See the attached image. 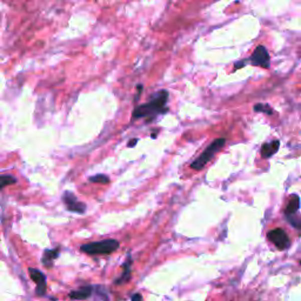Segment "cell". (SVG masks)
Returning a JSON list of instances; mask_svg holds the SVG:
<instances>
[{"label":"cell","instance_id":"obj_1","mask_svg":"<svg viewBox=\"0 0 301 301\" xmlns=\"http://www.w3.org/2000/svg\"><path fill=\"white\" fill-rule=\"evenodd\" d=\"M168 100V92L166 90L158 91L157 93L152 95L151 100H148L145 104H141L134 108L132 117L133 119L147 118L152 119L155 115L166 113L168 107L166 106Z\"/></svg>","mask_w":301,"mask_h":301},{"label":"cell","instance_id":"obj_2","mask_svg":"<svg viewBox=\"0 0 301 301\" xmlns=\"http://www.w3.org/2000/svg\"><path fill=\"white\" fill-rule=\"evenodd\" d=\"M119 249V241L115 239H106L95 243L85 244L80 246V251L90 256H107Z\"/></svg>","mask_w":301,"mask_h":301},{"label":"cell","instance_id":"obj_3","mask_svg":"<svg viewBox=\"0 0 301 301\" xmlns=\"http://www.w3.org/2000/svg\"><path fill=\"white\" fill-rule=\"evenodd\" d=\"M226 144V139L225 138H219L216 139V140L212 141V144L210 146L206 147L203 153H201L199 157L194 159L193 163L191 164V168L194 171H201L203 168L206 166V165L210 163V161L213 159L214 155H216L218 152H219L221 148L224 147V145Z\"/></svg>","mask_w":301,"mask_h":301},{"label":"cell","instance_id":"obj_4","mask_svg":"<svg viewBox=\"0 0 301 301\" xmlns=\"http://www.w3.org/2000/svg\"><path fill=\"white\" fill-rule=\"evenodd\" d=\"M250 62L254 66H260V67L269 68L271 65V59L266 47L263 45L258 46V47L254 49L252 55L250 57Z\"/></svg>","mask_w":301,"mask_h":301},{"label":"cell","instance_id":"obj_5","mask_svg":"<svg viewBox=\"0 0 301 301\" xmlns=\"http://www.w3.org/2000/svg\"><path fill=\"white\" fill-rule=\"evenodd\" d=\"M62 203L65 204L66 208H67V211L69 212H73V213L78 214L85 213L86 205L81 203V201H79L78 198L75 197L72 192H64V194H62Z\"/></svg>","mask_w":301,"mask_h":301},{"label":"cell","instance_id":"obj_6","mask_svg":"<svg viewBox=\"0 0 301 301\" xmlns=\"http://www.w3.org/2000/svg\"><path fill=\"white\" fill-rule=\"evenodd\" d=\"M267 238L280 251L286 250L290 246V238L285 231L281 230V228H276V230L270 231L269 234H267Z\"/></svg>","mask_w":301,"mask_h":301},{"label":"cell","instance_id":"obj_7","mask_svg":"<svg viewBox=\"0 0 301 301\" xmlns=\"http://www.w3.org/2000/svg\"><path fill=\"white\" fill-rule=\"evenodd\" d=\"M28 273L31 276L32 280L34 281L35 285H37V290H35V294L38 297H44L46 294V277L45 274L40 272L39 270L32 269L29 267L28 269Z\"/></svg>","mask_w":301,"mask_h":301},{"label":"cell","instance_id":"obj_8","mask_svg":"<svg viewBox=\"0 0 301 301\" xmlns=\"http://www.w3.org/2000/svg\"><path fill=\"white\" fill-rule=\"evenodd\" d=\"M59 253H60V247H57V249H53V250H46L41 258L42 265H44L45 267H47V269L52 267L53 261L59 257Z\"/></svg>","mask_w":301,"mask_h":301},{"label":"cell","instance_id":"obj_9","mask_svg":"<svg viewBox=\"0 0 301 301\" xmlns=\"http://www.w3.org/2000/svg\"><path fill=\"white\" fill-rule=\"evenodd\" d=\"M280 147V141L279 140H273L271 143H266L263 145L261 147V155H263L264 159H269L274 155L279 150Z\"/></svg>","mask_w":301,"mask_h":301},{"label":"cell","instance_id":"obj_10","mask_svg":"<svg viewBox=\"0 0 301 301\" xmlns=\"http://www.w3.org/2000/svg\"><path fill=\"white\" fill-rule=\"evenodd\" d=\"M131 266H132V258L128 256L127 260L125 261L124 265H122V270H124V271H122V274L118 278L117 280L114 281L115 285H121V284L127 283V281L130 280V278H131Z\"/></svg>","mask_w":301,"mask_h":301},{"label":"cell","instance_id":"obj_11","mask_svg":"<svg viewBox=\"0 0 301 301\" xmlns=\"http://www.w3.org/2000/svg\"><path fill=\"white\" fill-rule=\"evenodd\" d=\"M92 292H93L92 286H82L79 290L72 291V292L69 293V298H71L72 300H85L91 297Z\"/></svg>","mask_w":301,"mask_h":301},{"label":"cell","instance_id":"obj_12","mask_svg":"<svg viewBox=\"0 0 301 301\" xmlns=\"http://www.w3.org/2000/svg\"><path fill=\"white\" fill-rule=\"evenodd\" d=\"M299 207H300V198L296 196V194H293V196L291 197L289 204H287V206H286L285 213H286L287 218L292 217L293 214L296 213L298 210H299Z\"/></svg>","mask_w":301,"mask_h":301},{"label":"cell","instance_id":"obj_13","mask_svg":"<svg viewBox=\"0 0 301 301\" xmlns=\"http://www.w3.org/2000/svg\"><path fill=\"white\" fill-rule=\"evenodd\" d=\"M0 181H1V184H0V190H4V188L6 186H8V185L16 184V179L14 177H12V175H6V174H2L1 177H0Z\"/></svg>","mask_w":301,"mask_h":301},{"label":"cell","instance_id":"obj_14","mask_svg":"<svg viewBox=\"0 0 301 301\" xmlns=\"http://www.w3.org/2000/svg\"><path fill=\"white\" fill-rule=\"evenodd\" d=\"M91 183H97V184H108L110 183V178L105 174H97L90 178Z\"/></svg>","mask_w":301,"mask_h":301},{"label":"cell","instance_id":"obj_15","mask_svg":"<svg viewBox=\"0 0 301 301\" xmlns=\"http://www.w3.org/2000/svg\"><path fill=\"white\" fill-rule=\"evenodd\" d=\"M254 111L264 112V113H266V114H273L274 113V111L267 104H258V105H256V106H254Z\"/></svg>","mask_w":301,"mask_h":301},{"label":"cell","instance_id":"obj_16","mask_svg":"<svg viewBox=\"0 0 301 301\" xmlns=\"http://www.w3.org/2000/svg\"><path fill=\"white\" fill-rule=\"evenodd\" d=\"M131 301H143V297H141V294L135 293L131 297Z\"/></svg>","mask_w":301,"mask_h":301},{"label":"cell","instance_id":"obj_17","mask_svg":"<svg viewBox=\"0 0 301 301\" xmlns=\"http://www.w3.org/2000/svg\"><path fill=\"white\" fill-rule=\"evenodd\" d=\"M137 143H138V139L137 138H135V139H131L130 143L127 144V147H134L135 145H137Z\"/></svg>","mask_w":301,"mask_h":301}]
</instances>
